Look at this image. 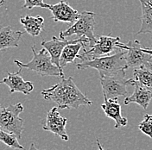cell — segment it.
I'll list each match as a JSON object with an SVG mask.
<instances>
[{
    "label": "cell",
    "instance_id": "6da1fadb",
    "mask_svg": "<svg viewBox=\"0 0 152 150\" xmlns=\"http://www.w3.org/2000/svg\"><path fill=\"white\" fill-rule=\"evenodd\" d=\"M45 100L53 101L57 104L59 110L78 109L81 105L89 106L93 102L76 85L73 77L61 78V81L50 88L42 91Z\"/></svg>",
    "mask_w": 152,
    "mask_h": 150
},
{
    "label": "cell",
    "instance_id": "7a4b0ae2",
    "mask_svg": "<svg viewBox=\"0 0 152 150\" xmlns=\"http://www.w3.org/2000/svg\"><path fill=\"white\" fill-rule=\"evenodd\" d=\"M125 49H119L112 55L99 57L94 60H83L76 64V68L83 70L86 68H94L99 71V76L114 75L126 71Z\"/></svg>",
    "mask_w": 152,
    "mask_h": 150
},
{
    "label": "cell",
    "instance_id": "3957f363",
    "mask_svg": "<svg viewBox=\"0 0 152 150\" xmlns=\"http://www.w3.org/2000/svg\"><path fill=\"white\" fill-rule=\"evenodd\" d=\"M33 53L32 60L24 64L18 60H14V63L20 68H26L30 71H34L41 76H56L64 78V73L52 61L50 55L43 47L39 52H37L36 45L31 47Z\"/></svg>",
    "mask_w": 152,
    "mask_h": 150
},
{
    "label": "cell",
    "instance_id": "277c9868",
    "mask_svg": "<svg viewBox=\"0 0 152 150\" xmlns=\"http://www.w3.org/2000/svg\"><path fill=\"white\" fill-rule=\"evenodd\" d=\"M95 13L92 11H83L80 13V18L64 31H61L59 37L64 40L76 35L79 39L84 38L88 41L85 47H89L97 42V36L94 35ZM83 47V48H85Z\"/></svg>",
    "mask_w": 152,
    "mask_h": 150
},
{
    "label": "cell",
    "instance_id": "5b68a950",
    "mask_svg": "<svg viewBox=\"0 0 152 150\" xmlns=\"http://www.w3.org/2000/svg\"><path fill=\"white\" fill-rule=\"evenodd\" d=\"M23 111V106L21 103L10 104L4 107L0 104V128L5 131L15 134L19 140L22 138L23 131V119L19 117Z\"/></svg>",
    "mask_w": 152,
    "mask_h": 150
},
{
    "label": "cell",
    "instance_id": "8992f818",
    "mask_svg": "<svg viewBox=\"0 0 152 150\" xmlns=\"http://www.w3.org/2000/svg\"><path fill=\"white\" fill-rule=\"evenodd\" d=\"M99 82L104 96L110 99L126 97L128 93L126 86L132 85V78L125 79V71H123L114 75L99 76Z\"/></svg>",
    "mask_w": 152,
    "mask_h": 150
},
{
    "label": "cell",
    "instance_id": "52a82bcc",
    "mask_svg": "<svg viewBox=\"0 0 152 150\" xmlns=\"http://www.w3.org/2000/svg\"><path fill=\"white\" fill-rule=\"evenodd\" d=\"M118 47L126 50L125 61L127 69L130 67H146L152 70V55L142 50L139 41H130L127 44L120 42Z\"/></svg>",
    "mask_w": 152,
    "mask_h": 150
},
{
    "label": "cell",
    "instance_id": "ba28073f",
    "mask_svg": "<svg viewBox=\"0 0 152 150\" xmlns=\"http://www.w3.org/2000/svg\"><path fill=\"white\" fill-rule=\"evenodd\" d=\"M120 43V37H113L111 36H97V42L94 45L90 46L89 49L83 48V54L79 55L78 58L83 60H94L99 57L108 55L109 54L119 50L118 44Z\"/></svg>",
    "mask_w": 152,
    "mask_h": 150
},
{
    "label": "cell",
    "instance_id": "9c48e42d",
    "mask_svg": "<svg viewBox=\"0 0 152 150\" xmlns=\"http://www.w3.org/2000/svg\"><path fill=\"white\" fill-rule=\"evenodd\" d=\"M58 110V107L55 106L47 113L45 121L42 122V129L59 136L62 141H67L69 140L66 130L67 118L61 117Z\"/></svg>",
    "mask_w": 152,
    "mask_h": 150
},
{
    "label": "cell",
    "instance_id": "30bf717a",
    "mask_svg": "<svg viewBox=\"0 0 152 150\" xmlns=\"http://www.w3.org/2000/svg\"><path fill=\"white\" fill-rule=\"evenodd\" d=\"M41 8L49 9L52 12V19L55 22H62L74 24L80 18V14L69 5L66 0H61L56 4H48L43 3Z\"/></svg>",
    "mask_w": 152,
    "mask_h": 150
},
{
    "label": "cell",
    "instance_id": "8fae6325",
    "mask_svg": "<svg viewBox=\"0 0 152 150\" xmlns=\"http://www.w3.org/2000/svg\"><path fill=\"white\" fill-rule=\"evenodd\" d=\"M79 42H85V47L86 44H88V41L84 38H77L75 40H70L67 41L66 39L62 40L60 37H56V36H53V38L50 41H42V46L44 47L48 54L50 55L52 61L61 70L63 71V69L61 67L60 65V58L61 55V53L64 49V47H66V45L70 44V43H76Z\"/></svg>",
    "mask_w": 152,
    "mask_h": 150
},
{
    "label": "cell",
    "instance_id": "7c38bea8",
    "mask_svg": "<svg viewBox=\"0 0 152 150\" xmlns=\"http://www.w3.org/2000/svg\"><path fill=\"white\" fill-rule=\"evenodd\" d=\"M22 68L19 67L18 71L16 73H7V78L3 79V83L10 88V93L21 92L24 95H28L34 90V84L30 81H24L21 76Z\"/></svg>",
    "mask_w": 152,
    "mask_h": 150
},
{
    "label": "cell",
    "instance_id": "4fadbf2b",
    "mask_svg": "<svg viewBox=\"0 0 152 150\" xmlns=\"http://www.w3.org/2000/svg\"><path fill=\"white\" fill-rule=\"evenodd\" d=\"M104 114L109 118L115 121V129H118L127 125L128 120L121 115V106L118 98H107L104 96V103L101 105Z\"/></svg>",
    "mask_w": 152,
    "mask_h": 150
},
{
    "label": "cell",
    "instance_id": "5bb4252c",
    "mask_svg": "<svg viewBox=\"0 0 152 150\" xmlns=\"http://www.w3.org/2000/svg\"><path fill=\"white\" fill-rule=\"evenodd\" d=\"M24 32L15 30L11 26L0 25V50L9 47H18L19 42Z\"/></svg>",
    "mask_w": 152,
    "mask_h": 150
},
{
    "label": "cell",
    "instance_id": "9a60e30c",
    "mask_svg": "<svg viewBox=\"0 0 152 150\" xmlns=\"http://www.w3.org/2000/svg\"><path fill=\"white\" fill-rule=\"evenodd\" d=\"M152 99V92L146 87L137 84L135 85V91L130 97H126L124 100V103L128 105L132 103L139 104L142 109L146 110Z\"/></svg>",
    "mask_w": 152,
    "mask_h": 150
},
{
    "label": "cell",
    "instance_id": "2e32d148",
    "mask_svg": "<svg viewBox=\"0 0 152 150\" xmlns=\"http://www.w3.org/2000/svg\"><path fill=\"white\" fill-rule=\"evenodd\" d=\"M20 23L23 26L26 33L31 36H38L44 29V19L41 16L32 17L27 15L20 18Z\"/></svg>",
    "mask_w": 152,
    "mask_h": 150
},
{
    "label": "cell",
    "instance_id": "e0dca14e",
    "mask_svg": "<svg viewBox=\"0 0 152 150\" xmlns=\"http://www.w3.org/2000/svg\"><path fill=\"white\" fill-rule=\"evenodd\" d=\"M142 8L140 17L141 28L137 32L139 34H150L152 39V0H139Z\"/></svg>",
    "mask_w": 152,
    "mask_h": 150
},
{
    "label": "cell",
    "instance_id": "ac0fdd59",
    "mask_svg": "<svg viewBox=\"0 0 152 150\" xmlns=\"http://www.w3.org/2000/svg\"><path fill=\"white\" fill-rule=\"evenodd\" d=\"M85 47L84 42H79L76 43H70L64 47L61 55L60 58V65L61 67L63 69V67L69 64L74 63L75 59L78 58L79 52L81 48Z\"/></svg>",
    "mask_w": 152,
    "mask_h": 150
},
{
    "label": "cell",
    "instance_id": "d6986e66",
    "mask_svg": "<svg viewBox=\"0 0 152 150\" xmlns=\"http://www.w3.org/2000/svg\"><path fill=\"white\" fill-rule=\"evenodd\" d=\"M133 79L136 80V84H138L146 88L152 89L151 69H149L146 67L136 68L133 72Z\"/></svg>",
    "mask_w": 152,
    "mask_h": 150
},
{
    "label": "cell",
    "instance_id": "ffe728a7",
    "mask_svg": "<svg viewBox=\"0 0 152 150\" xmlns=\"http://www.w3.org/2000/svg\"><path fill=\"white\" fill-rule=\"evenodd\" d=\"M18 137L10 132L5 131L0 128V141L4 143L6 146H8L10 149H13L26 150L23 146H22L18 141Z\"/></svg>",
    "mask_w": 152,
    "mask_h": 150
},
{
    "label": "cell",
    "instance_id": "44dd1931",
    "mask_svg": "<svg viewBox=\"0 0 152 150\" xmlns=\"http://www.w3.org/2000/svg\"><path fill=\"white\" fill-rule=\"evenodd\" d=\"M138 129L145 135H148L152 139V115L145 114L142 121L138 125Z\"/></svg>",
    "mask_w": 152,
    "mask_h": 150
},
{
    "label": "cell",
    "instance_id": "7402d4cb",
    "mask_svg": "<svg viewBox=\"0 0 152 150\" xmlns=\"http://www.w3.org/2000/svg\"><path fill=\"white\" fill-rule=\"evenodd\" d=\"M24 4L22 8H27L28 9H33L34 7H41L43 4V0H23Z\"/></svg>",
    "mask_w": 152,
    "mask_h": 150
},
{
    "label": "cell",
    "instance_id": "603a6c76",
    "mask_svg": "<svg viewBox=\"0 0 152 150\" xmlns=\"http://www.w3.org/2000/svg\"><path fill=\"white\" fill-rule=\"evenodd\" d=\"M142 50L146 53H148L149 55H152V48L151 47H142Z\"/></svg>",
    "mask_w": 152,
    "mask_h": 150
},
{
    "label": "cell",
    "instance_id": "cb8c5ba5",
    "mask_svg": "<svg viewBox=\"0 0 152 150\" xmlns=\"http://www.w3.org/2000/svg\"><path fill=\"white\" fill-rule=\"evenodd\" d=\"M96 142H97V145H98V150H104L103 146L101 145V143H100V141H99V139L96 140Z\"/></svg>",
    "mask_w": 152,
    "mask_h": 150
},
{
    "label": "cell",
    "instance_id": "d4e9b609",
    "mask_svg": "<svg viewBox=\"0 0 152 150\" xmlns=\"http://www.w3.org/2000/svg\"><path fill=\"white\" fill-rule=\"evenodd\" d=\"M28 150H42V149H38L36 147V145L34 144V143H31V145H30V147H29V149ZM44 150V149H43Z\"/></svg>",
    "mask_w": 152,
    "mask_h": 150
},
{
    "label": "cell",
    "instance_id": "484cf974",
    "mask_svg": "<svg viewBox=\"0 0 152 150\" xmlns=\"http://www.w3.org/2000/svg\"><path fill=\"white\" fill-rule=\"evenodd\" d=\"M5 3V0H0V7H2Z\"/></svg>",
    "mask_w": 152,
    "mask_h": 150
},
{
    "label": "cell",
    "instance_id": "4316f807",
    "mask_svg": "<svg viewBox=\"0 0 152 150\" xmlns=\"http://www.w3.org/2000/svg\"><path fill=\"white\" fill-rule=\"evenodd\" d=\"M1 83H3V81H0V84H1Z\"/></svg>",
    "mask_w": 152,
    "mask_h": 150
}]
</instances>
